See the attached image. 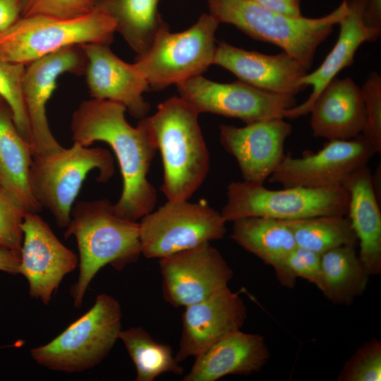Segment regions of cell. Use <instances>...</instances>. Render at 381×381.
Instances as JSON below:
<instances>
[{
  "instance_id": "obj_27",
  "label": "cell",
  "mask_w": 381,
  "mask_h": 381,
  "mask_svg": "<svg viewBox=\"0 0 381 381\" xmlns=\"http://www.w3.org/2000/svg\"><path fill=\"white\" fill-rule=\"evenodd\" d=\"M323 294L338 304H349L367 287L370 275L355 246H341L321 254Z\"/></svg>"
},
{
  "instance_id": "obj_1",
  "label": "cell",
  "mask_w": 381,
  "mask_h": 381,
  "mask_svg": "<svg viewBox=\"0 0 381 381\" xmlns=\"http://www.w3.org/2000/svg\"><path fill=\"white\" fill-rule=\"evenodd\" d=\"M126 111L123 105L113 101L85 100L72 115L71 131L75 143L89 147L102 141L111 147L123 180L114 210L121 218L137 222L153 210L157 200L147 176L158 150L146 117L133 127L126 119Z\"/></svg>"
},
{
  "instance_id": "obj_32",
  "label": "cell",
  "mask_w": 381,
  "mask_h": 381,
  "mask_svg": "<svg viewBox=\"0 0 381 381\" xmlns=\"http://www.w3.org/2000/svg\"><path fill=\"white\" fill-rule=\"evenodd\" d=\"M339 378L345 381H380V344L373 339L362 346L346 363Z\"/></svg>"
},
{
  "instance_id": "obj_8",
  "label": "cell",
  "mask_w": 381,
  "mask_h": 381,
  "mask_svg": "<svg viewBox=\"0 0 381 381\" xmlns=\"http://www.w3.org/2000/svg\"><path fill=\"white\" fill-rule=\"evenodd\" d=\"M226 202L221 214L226 222L248 217L279 220L322 215H347L349 196L343 186L329 188H265L244 181L226 187Z\"/></svg>"
},
{
  "instance_id": "obj_11",
  "label": "cell",
  "mask_w": 381,
  "mask_h": 381,
  "mask_svg": "<svg viewBox=\"0 0 381 381\" xmlns=\"http://www.w3.org/2000/svg\"><path fill=\"white\" fill-rule=\"evenodd\" d=\"M176 85L179 97L198 114H215L246 124L284 118L285 111L296 105L295 95L267 92L241 80L220 83L198 75Z\"/></svg>"
},
{
  "instance_id": "obj_34",
  "label": "cell",
  "mask_w": 381,
  "mask_h": 381,
  "mask_svg": "<svg viewBox=\"0 0 381 381\" xmlns=\"http://www.w3.org/2000/svg\"><path fill=\"white\" fill-rule=\"evenodd\" d=\"M95 0H22L21 17L45 15L70 18L88 13Z\"/></svg>"
},
{
  "instance_id": "obj_6",
  "label": "cell",
  "mask_w": 381,
  "mask_h": 381,
  "mask_svg": "<svg viewBox=\"0 0 381 381\" xmlns=\"http://www.w3.org/2000/svg\"><path fill=\"white\" fill-rule=\"evenodd\" d=\"M119 301L98 295L92 307L49 343L30 350L32 358L49 370L80 373L100 363L110 353L121 331Z\"/></svg>"
},
{
  "instance_id": "obj_2",
  "label": "cell",
  "mask_w": 381,
  "mask_h": 381,
  "mask_svg": "<svg viewBox=\"0 0 381 381\" xmlns=\"http://www.w3.org/2000/svg\"><path fill=\"white\" fill-rule=\"evenodd\" d=\"M74 236L79 252V274L71 288L75 307L81 306L91 281L103 267L121 270L141 253L139 224L118 216L109 200L78 201L64 233Z\"/></svg>"
},
{
  "instance_id": "obj_37",
  "label": "cell",
  "mask_w": 381,
  "mask_h": 381,
  "mask_svg": "<svg viewBox=\"0 0 381 381\" xmlns=\"http://www.w3.org/2000/svg\"><path fill=\"white\" fill-rule=\"evenodd\" d=\"M259 5L280 13L282 14L298 17L301 16L300 0H253Z\"/></svg>"
},
{
  "instance_id": "obj_38",
  "label": "cell",
  "mask_w": 381,
  "mask_h": 381,
  "mask_svg": "<svg viewBox=\"0 0 381 381\" xmlns=\"http://www.w3.org/2000/svg\"><path fill=\"white\" fill-rule=\"evenodd\" d=\"M20 253L0 246V271L19 274Z\"/></svg>"
},
{
  "instance_id": "obj_12",
  "label": "cell",
  "mask_w": 381,
  "mask_h": 381,
  "mask_svg": "<svg viewBox=\"0 0 381 381\" xmlns=\"http://www.w3.org/2000/svg\"><path fill=\"white\" fill-rule=\"evenodd\" d=\"M375 154L373 145L363 134L348 140H329L315 153L301 157L284 155L267 180L283 187L343 186L345 180L368 165Z\"/></svg>"
},
{
  "instance_id": "obj_25",
  "label": "cell",
  "mask_w": 381,
  "mask_h": 381,
  "mask_svg": "<svg viewBox=\"0 0 381 381\" xmlns=\"http://www.w3.org/2000/svg\"><path fill=\"white\" fill-rule=\"evenodd\" d=\"M32 157L31 146L16 128L8 107L0 104V186L28 212L38 213L42 208L29 183Z\"/></svg>"
},
{
  "instance_id": "obj_24",
  "label": "cell",
  "mask_w": 381,
  "mask_h": 381,
  "mask_svg": "<svg viewBox=\"0 0 381 381\" xmlns=\"http://www.w3.org/2000/svg\"><path fill=\"white\" fill-rule=\"evenodd\" d=\"M233 222L232 239L272 266L283 286L293 288L296 279L289 271L286 261L296 244L284 221L265 217H248Z\"/></svg>"
},
{
  "instance_id": "obj_19",
  "label": "cell",
  "mask_w": 381,
  "mask_h": 381,
  "mask_svg": "<svg viewBox=\"0 0 381 381\" xmlns=\"http://www.w3.org/2000/svg\"><path fill=\"white\" fill-rule=\"evenodd\" d=\"M213 64L234 74L239 80L277 94L296 95L303 87L301 79L307 69L285 52L267 55L247 51L226 42L217 44Z\"/></svg>"
},
{
  "instance_id": "obj_35",
  "label": "cell",
  "mask_w": 381,
  "mask_h": 381,
  "mask_svg": "<svg viewBox=\"0 0 381 381\" xmlns=\"http://www.w3.org/2000/svg\"><path fill=\"white\" fill-rule=\"evenodd\" d=\"M286 265L295 279H305L322 291L323 284L320 254L296 246L289 255Z\"/></svg>"
},
{
  "instance_id": "obj_36",
  "label": "cell",
  "mask_w": 381,
  "mask_h": 381,
  "mask_svg": "<svg viewBox=\"0 0 381 381\" xmlns=\"http://www.w3.org/2000/svg\"><path fill=\"white\" fill-rule=\"evenodd\" d=\"M21 13L22 0H0V33L14 25Z\"/></svg>"
},
{
  "instance_id": "obj_21",
  "label": "cell",
  "mask_w": 381,
  "mask_h": 381,
  "mask_svg": "<svg viewBox=\"0 0 381 381\" xmlns=\"http://www.w3.org/2000/svg\"><path fill=\"white\" fill-rule=\"evenodd\" d=\"M310 125L315 137L348 140L362 134L366 111L361 89L350 78H334L313 104Z\"/></svg>"
},
{
  "instance_id": "obj_13",
  "label": "cell",
  "mask_w": 381,
  "mask_h": 381,
  "mask_svg": "<svg viewBox=\"0 0 381 381\" xmlns=\"http://www.w3.org/2000/svg\"><path fill=\"white\" fill-rule=\"evenodd\" d=\"M87 58L81 45L64 48L25 66L23 95L32 136V157L49 155L64 147L54 137L46 105L57 79L64 73L85 75Z\"/></svg>"
},
{
  "instance_id": "obj_40",
  "label": "cell",
  "mask_w": 381,
  "mask_h": 381,
  "mask_svg": "<svg viewBox=\"0 0 381 381\" xmlns=\"http://www.w3.org/2000/svg\"><path fill=\"white\" fill-rule=\"evenodd\" d=\"M5 103L4 100L0 97V104ZM6 104V103H5Z\"/></svg>"
},
{
  "instance_id": "obj_17",
  "label": "cell",
  "mask_w": 381,
  "mask_h": 381,
  "mask_svg": "<svg viewBox=\"0 0 381 381\" xmlns=\"http://www.w3.org/2000/svg\"><path fill=\"white\" fill-rule=\"evenodd\" d=\"M184 308L174 356L178 363L197 356L228 334L241 329L247 318L243 300L229 286Z\"/></svg>"
},
{
  "instance_id": "obj_4",
  "label": "cell",
  "mask_w": 381,
  "mask_h": 381,
  "mask_svg": "<svg viewBox=\"0 0 381 381\" xmlns=\"http://www.w3.org/2000/svg\"><path fill=\"white\" fill-rule=\"evenodd\" d=\"M209 13L219 23L234 25L257 40L275 44L307 70L319 45L346 14V1L320 18L294 17L265 8L253 0H207Z\"/></svg>"
},
{
  "instance_id": "obj_3",
  "label": "cell",
  "mask_w": 381,
  "mask_h": 381,
  "mask_svg": "<svg viewBox=\"0 0 381 381\" xmlns=\"http://www.w3.org/2000/svg\"><path fill=\"white\" fill-rule=\"evenodd\" d=\"M198 115L180 97H172L159 104L152 116H146L161 153V190L167 200H189L209 172L210 154Z\"/></svg>"
},
{
  "instance_id": "obj_10",
  "label": "cell",
  "mask_w": 381,
  "mask_h": 381,
  "mask_svg": "<svg viewBox=\"0 0 381 381\" xmlns=\"http://www.w3.org/2000/svg\"><path fill=\"white\" fill-rule=\"evenodd\" d=\"M226 220L203 202L169 200L140 219L141 253L147 258H162L221 239Z\"/></svg>"
},
{
  "instance_id": "obj_30",
  "label": "cell",
  "mask_w": 381,
  "mask_h": 381,
  "mask_svg": "<svg viewBox=\"0 0 381 381\" xmlns=\"http://www.w3.org/2000/svg\"><path fill=\"white\" fill-rule=\"evenodd\" d=\"M25 66L0 60V97L8 107L18 132L31 146L32 136L23 95Z\"/></svg>"
},
{
  "instance_id": "obj_5",
  "label": "cell",
  "mask_w": 381,
  "mask_h": 381,
  "mask_svg": "<svg viewBox=\"0 0 381 381\" xmlns=\"http://www.w3.org/2000/svg\"><path fill=\"white\" fill-rule=\"evenodd\" d=\"M115 32L113 18L97 8L70 18L45 15L21 17L0 33V60L27 66L70 46L90 43L109 46Z\"/></svg>"
},
{
  "instance_id": "obj_23",
  "label": "cell",
  "mask_w": 381,
  "mask_h": 381,
  "mask_svg": "<svg viewBox=\"0 0 381 381\" xmlns=\"http://www.w3.org/2000/svg\"><path fill=\"white\" fill-rule=\"evenodd\" d=\"M343 187L349 196L347 215L359 242V260L370 275L378 274L381 272V212L368 165L352 173Z\"/></svg>"
},
{
  "instance_id": "obj_9",
  "label": "cell",
  "mask_w": 381,
  "mask_h": 381,
  "mask_svg": "<svg viewBox=\"0 0 381 381\" xmlns=\"http://www.w3.org/2000/svg\"><path fill=\"white\" fill-rule=\"evenodd\" d=\"M219 24L210 13H202L195 24L180 32L172 33L169 25H164L150 49L136 56L134 63L149 88L162 90L206 71L213 64Z\"/></svg>"
},
{
  "instance_id": "obj_29",
  "label": "cell",
  "mask_w": 381,
  "mask_h": 381,
  "mask_svg": "<svg viewBox=\"0 0 381 381\" xmlns=\"http://www.w3.org/2000/svg\"><path fill=\"white\" fill-rule=\"evenodd\" d=\"M291 229L296 246L319 254L341 246H356V236L345 215H322L283 220Z\"/></svg>"
},
{
  "instance_id": "obj_39",
  "label": "cell",
  "mask_w": 381,
  "mask_h": 381,
  "mask_svg": "<svg viewBox=\"0 0 381 381\" xmlns=\"http://www.w3.org/2000/svg\"><path fill=\"white\" fill-rule=\"evenodd\" d=\"M364 20L366 25L381 32V0H367Z\"/></svg>"
},
{
  "instance_id": "obj_28",
  "label": "cell",
  "mask_w": 381,
  "mask_h": 381,
  "mask_svg": "<svg viewBox=\"0 0 381 381\" xmlns=\"http://www.w3.org/2000/svg\"><path fill=\"white\" fill-rule=\"evenodd\" d=\"M119 339L135 365L136 381H153L163 373H183L170 346L155 341L142 327L121 329Z\"/></svg>"
},
{
  "instance_id": "obj_15",
  "label": "cell",
  "mask_w": 381,
  "mask_h": 381,
  "mask_svg": "<svg viewBox=\"0 0 381 381\" xmlns=\"http://www.w3.org/2000/svg\"><path fill=\"white\" fill-rule=\"evenodd\" d=\"M22 229L19 274L28 282L30 296L49 305L64 277L78 265V257L37 212L25 214Z\"/></svg>"
},
{
  "instance_id": "obj_20",
  "label": "cell",
  "mask_w": 381,
  "mask_h": 381,
  "mask_svg": "<svg viewBox=\"0 0 381 381\" xmlns=\"http://www.w3.org/2000/svg\"><path fill=\"white\" fill-rule=\"evenodd\" d=\"M346 14L338 23V39L321 65L300 80L303 88L312 87L308 98L302 104L285 111L284 118L295 119L309 114L315 100L323 88L344 68L351 66L358 47L364 42L376 41L380 32L368 27L364 20L367 0H346Z\"/></svg>"
},
{
  "instance_id": "obj_22",
  "label": "cell",
  "mask_w": 381,
  "mask_h": 381,
  "mask_svg": "<svg viewBox=\"0 0 381 381\" xmlns=\"http://www.w3.org/2000/svg\"><path fill=\"white\" fill-rule=\"evenodd\" d=\"M269 357L262 336L238 329L195 356L183 380L215 381L228 375H248L260 371Z\"/></svg>"
},
{
  "instance_id": "obj_7",
  "label": "cell",
  "mask_w": 381,
  "mask_h": 381,
  "mask_svg": "<svg viewBox=\"0 0 381 381\" xmlns=\"http://www.w3.org/2000/svg\"><path fill=\"white\" fill-rule=\"evenodd\" d=\"M114 162L109 150L75 143L69 148L33 157L29 174L32 195L41 208L49 211L59 227L66 228L75 200L89 172L97 169V180L104 183L114 173Z\"/></svg>"
},
{
  "instance_id": "obj_31",
  "label": "cell",
  "mask_w": 381,
  "mask_h": 381,
  "mask_svg": "<svg viewBox=\"0 0 381 381\" xmlns=\"http://www.w3.org/2000/svg\"><path fill=\"white\" fill-rule=\"evenodd\" d=\"M28 211L0 186V246L20 253L22 224Z\"/></svg>"
},
{
  "instance_id": "obj_33",
  "label": "cell",
  "mask_w": 381,
  "mask_h": 381,
  "mask_svg": "<svg viewBox=\"0 0 381 381\" xmlns=\"http://www.w3.org/2000/svg\"><path fill=\"white\" fill-rule=\"evenodd\" d=\"M366 111L362 134L371 143L376 153L381 152V77L372 72L361 87Z\"/></svg>"
},
{
  "instance_id": "obj_14",
  "label": "cell",
  "mask_w": 381,
  "mask_h": 381,
  "mask_svg": "<svg viewBox=\"0 0 381 381\" xmlns=\"http://www.w3.org/2000/svg\"><path fill=\"white\" fill-rule=\"evenodd\" d=\"M164 299L175 307L199 302L228 286L233 276L210 243L159 258Z\"/></svg>"
},
{
  "instance_id": "obj_26",
  "label": "cell",
  "mask_w": 381,
  "mask_h": 381,
  "mask_svg": "<svg viewBox=\"0 0 381 381\" xmlns=\"http://www.w3.org/2000/svg\"><path fill=\"white\" fill-rule=\"evenodd\" d=\"M159 0H95L94 8L106 12L138 56L144 54L166 25L158 10Z\"/></svg>"
},
{
  "instance_id": "obj_16",
  "label": "cell",
  "mask_w": 381,
  "mask_h": 381,
  "mask_svg": "<svg viewBox=\"0 0 381 381\" xmlns=\"http://www.w3.org/2000/svg\"><path fill=\"white\" fill-rule=\"evenodd\" d=\"M284 118L270 119L237 127L219 126V141L239 167L243 181L263 184L284 156L292 126Z\"/></svg>"
},
{
  "instance_id": "obj_18",
  "label": "cell",
  "mask_w": 381,
  "mask_h": 381,
  "mask_svg": "<svg viewBox=\"0 0 381 381\" xmlns=\"http://www.w3.org/2000/svg\"><path fill=\"white\" fill-rule=\"evenodd\" d=\"M81 47L87 58L85 75L91 97L119 103L135 119L146 117L150 104L143 94L149 86L135 64L121 60L109 45L90 43Z\"/></svg>"
}]
</instances>
